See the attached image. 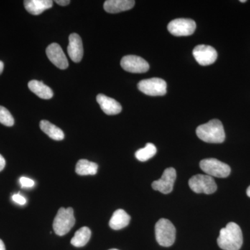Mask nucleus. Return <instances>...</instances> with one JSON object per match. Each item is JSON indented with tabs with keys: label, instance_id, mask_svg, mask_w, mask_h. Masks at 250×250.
<instances>
[{
	"label": "nucleus",
	"instance_id": "2",
	"mask_svg": "<svg viewBox=\"0 0 250 250\" xmlns=\"http://www.w3.org/2000/svg\"><path fill=\"white\" fill-rule=\"evenodd\" d=\"M196 134L199 139L206 143H222L225 140L223 123L217 119L212 120L206 124L200 125L197 128Z\"/></svg>",
	"mask_w": 250,
	"mask_h": 250
},
{
	"label": "nucleus",
	"instance_id": "9",
	"mask_svg": "<svg viewBox=\"0 0 250 250\" xmlns=\"http://www.w3.org/2000/svg\"><path fill=\"white\" fill-rule=\"evenodd\" d=\"M176 178L177 172L175 169L173 167H168L164 170L160 179L153 182L152 188L164 194L170 193L173 190Z\"/></svg>",
	"mask_w": 250,
	"mask_h": 250
},
{
	"label": "nucleus",
	"instance_id": "3",
	"mask_svg": "<svg viewBox=\"0 0 250 250\" xmlns=\"http://www.w3.org/2000/svg\"><path fill=\"white\" fill-rule=\"evenodd\" d=\"M75 224L73 208H60L54 220L53 229L55 233L62 236L71 230Z\"/></svg>",
	"mask_w": 250,
	"mask_h": 250
},
{
	"label": "nucleus",
	"instance_id": "21",
	"mask_svg": "<svg viewBox=\"0 0 250 250\" xmlns=\"http://www.w3.org/2000/svg\"><path fill=\"white\" fill-rule=\"evenodd\" d=\"M90 237L91 231L90 229L87 227H83L76 231L75 236L72 238L71 244L77 248H82L88 243Z\"/></svg>",
	"mask_w": 250,
	"mask_h": 250
},
{
	"label": "nucleus",
	"instance_id": "4",
	"mask_svg": "<svg viewBox=\"0 0 250 250\" xmlns=\"http://www.w3.org/2000/svg\"><path fill=\"white\" fill-rule=\"evenodd\" d=\"M156 239L163 247H170L176 238V229L167 219L161 218L155 225Z\"/></svg>",
	"mask_w": 250,
	"mask_h": 250
},
{
	"label": "nucleus",
	"instance_id": "17",
	"mask_svg": "<svg viewBox=\"0 0 250 250\" xmlns=\"http://www.w3.org/2000/svg\"><path fill=\"white\" fill-rule=\"evenodd\" d=\"M131 217L123 209H118L113 213L109 222L110 228L113 230H120L126 228L129 224Z\"/></svg>",
	"mask_w": 250,
	"mask_h": 250
},
{
	"label": "nucleus",
	"instance_id": "14",
	"mask_svg": "<svg viewBox=\"0 0 250 250\" xmlns=\"http://www.w3.org/2000/svg\"><path fill=\"white\" fill-rule=\"evenodd\" d=\"M97 102L100 104L102 110L108 116L118 114L123 109L121 104L114 99L106 96L103 94H99L97 96Z\"/></svg>",
	"mask_w": 250,
	"mask_h": 250
},
{
	"label": "nucleus",
	"instance_id": "11",
	"mask_svg": "<svg viewBox=\"0 0 250 250\" xmlns=\"http://www.w3.org/2000/svg\"><path fill=\"white\" fill-rule=\"evenodd\" d=\"M194 58L200 65H209L215 62L218 53L213 47L209 45H197L192 51Z\"/></svg>",
	"mask_w": 250,
	"mask_h": 250
},
{
	"label": "nucleus",
	"instance_id": "15",
	"mask_svg": "<svg viewBox=\"0 0 250 250\" xmlns=\"http://www.w3.org/2000/svg\"><path fill=\"white\" fill-rule=\"evenodd\" d=\"M134 5L132 0H107L104 4V9L109 14H118L132 9Z\"/></svg>",
	"mask_w": 250,
	"mask_h": 250
},
{
	"label": "nucleus",
	"instance_id": "20",
	"mask_svg": "<svg viewBox=\"0 0 250 250\" xmlns=\"http://www.w3.org/2000/svg\"><path fill=\"white\" fill-rule=\"evenodd\" d=\"M98 170V165L95 163L91 162L86 159H81L76 165L77 174L80 175H95Z\"/></svg>",
	"mask_w": 250,
	"mask_h": 250
},
{
	"label": "nucleus",
	"instance_id": "5",
	"mask_svg": "<svg viewBox=\"0 0 250 250\" xmlns=\"http://www.w3.org/2000/svg\"><path fill=\"white\" fill-rule=\"evenodd\" d=\"M188 185L192 191L207 195L213 193L218 188L214 179L207 174H196L192 176L189 179Z\"/></svg>",
	"mask_w": 250,
	"mask_h": 250
},
{
	"label": "nucleus",
	"instance_id": "28",
	"mask_svg": "<svg viewBox=\"0 0 250 250\" xmlns=\"http://www.w3.org/2000/svg\"><path fill=\"white\" fill-rule=\"evenodd\" d=\"M0 250H6V248H5L4 242L1 241L0 239Z\"/></svg>",
	"mask_w": 250,
	"mask_h": 250
},
{
	"label": "nucleus",
	"instance_id": "25",
	"mask_svg": "<svg viewBox=\"0 0 250 250\" xmlns=\"http://www.w3.org/2000/svg\"><path fill=\"white\" fill-rule=\"evenodd\" d=\"M12 200H14L16 203L20 205H24L26 202H27L26 199L20 193L15 194V195H13Z\"/></svg>",
	"mask_w": 250,
	"mask_h": 250
},
{
	"label": "nucleus",
	"instance_id": "16",
	"mask_svg": "<svg viewBox=\"0 0 250 250\" xmlns=\"http://www.w3.org/2000/svg\"><path fill=\"white\" fill-rule=\"evenodd\" d=\"M24 7L29 14L40 15L42 12L50 9L53 6L52 0H26L24 1Z\"/></svg>",
	"mask_w": 250,
	"mask_h": 250
},
{
	"label": "nucleus",
	"instance_id": "13",
	"mask_svg": "<svg viewBox=\"0 0 250 250\" xmlns=\"http://www.w3.org/2000/svg\"><path fill=\"white\" fill-rule=\"evenodd\" d=\"M67 53L72 61L75 62H80L83 58V42H82L80 36L75 33L70 34L69 36Z\"/></svg>",
	"mask_w": 250,
	"mask_h": 250
},
{
	"label": "nucleus",
	"instance_id": "24",
	"mask_svg": "<svg viewBox=\"0 0 250 250\" xmlns=\"http://www.w3.org/2000/svg\"><path fill=\"white\" fill-rule=\"evenodd\" d=\"M20 183L23 188H31L34 186V181L27 177H21L20 179Z\"/></svg>",
	"mask_w": 250,
	"mask_h": 250
},
{
	"label": "nucleus",
	"instance_id": "10",
	"mask_svg": "<svg viewBox=\"0 0 250 250\" xmlns=\"http://www.w3.org/2000/svg\"><path fill=\"white\" fill-rule=\"evenodd\" d=\"M121 67L131 73H144L149 68V63L144 59L135 55L125 56L122 59Z\"/></svg>",
	"mask_w": 250,
	"mask_h": 250
},
{
	"label": "nucleus",
	"instance_id": "23",
	"mask_svg": "<svg viewBox=\"0 0 250 250\" xmlns=\"http://www.w3.org/2000/svg\"><path fill=\"white\" fill-rule=\"evenodd\" d=\"M0 123L7 126L14 125V117L6 108L1 106H0Z\"/></svg>",
	"mask_w": 250,
	"mask_h": 250
},
{
	"label": "nucleus",
	"instance_id": "22",
	"mask_svg": "<svg viewBox=\"0 0 250 250\" xmlns=\"http://www.w3.org/2000/svg\"><path fill=\"white\" fill-rule=\"evenodd\" d=\"M156 146L154 144L151 143H147L146 147L140 149L135 154L136 159L140 161H146L150 159L153 156L155 155L156 154Z\"/></svg>",
	"mask_w": 250,
	"mask_h": 250
},
{
	"label": "nucleus",
	"instance_id": "29",
	"mask_svg": "<svg viewBox=\"0 0 250 250\" xmlns=\"http://www.w3.org/2000/svg\"><path fill=\"white\" fill-rule=\"evenodd\" d=\"M3 70H4V62L0 61V75L2 73Z\"/></svg>",
	"mask_w": 250,
	"mask_h": 250
},
{
	"label": "nucleus",
	"instance_id": "6",
	"mask_svg": "<svg viewBox=\"0 0 250 250\" xmlns=\"http://www.w3.org/2000/svg\"><path fill=\"white\" fill-rule=\"evenodd\" d=\"M200 167L207 175L225 178L231 173V167L216 159H206L200 161Z\"/></svg>",
	"mask_w": 250,
	"mask_h": 250
},
{
	"label": "nucleus",
	"instance_id": "19",
	"mask_svg": "<svg viewBox=\"0 0 250 250\" xmlns=\"http://www.w3.org/2000/svg\"><path fill=\"white\" fill-rule=\"evenodd\" d=\"M40 127L41 130L49 138L55 140V141H62L65 137L64 133L60 128L45 120L41 121Z\"/></svg>",
	"mask_w": 250,
	"mask_h": 250
},
{
	"label": "nucleus",
	"instance_id": "31",
	"mask_svg": "<svg viewBox=\"0 0 250 250\" xmlns=\"http://www.w3.org/2000/svg\"><path fill=\"white\" fill-rule=\"evenodd\" d=\"M241 2H243V3H244V2H246V0H241Z\"/></svg>",
	"mask_w": 250,
	"mask_h": 250
},
{
	"label": "nucleus",
	"instance_id": "30",
	"mask_svg": "<svg viewBox=\"0 0 250 250\" xmlns=\"http://www.w3.org/2000/svg\"><path fill=\"white\" fill-rule=\"evenodd\" d=\"M247 195L248 197H250V186L248 187V190H247Z\"/></svg>",
	"mask_w": 250,
	"mask_h": 250
},
{
	"label": "nucleus",
	"instance_id": "12",
	"mask_svg": "<svg viewBox=\"0 0 250 250\" xmlns=\"http://www.w3.org/2000/svg\"><path fill=\"white\" fill-rule=\"evenodd\" d=\"M46 54L49 60L61 70H65L68 67L66 56L58 43L54 42L49 45L46 49Z\"/></svg>",
	"mask_w": 250,
	"mask_h": 250
},
{
	"label": "nucleus",
	"instance_id": "27",
	"mask_svg": "<svg viewBox=\"0 0 250 250\" xmlns=\"http://www.w3.org/2000/svg\"><path fill=\"white\" fill-rule=\"evenodd\" d=\"M5 166H6V161H5L4 158L0 154V172L4 168Z\"/></svg>",
	"mask_w": 250,
	"mask_h": 250
},
{
	"label": "nucleus",
	"instance_id": "32",
	"mask_svg": "<svg viewBox=\"0 0 250 250\" xmlns=\"http://www.w3.org/2000/svg\"><path fill=\"white\" fill-rule=\"evenodd\" d=\"M117 250V249H111V250Z\"/></svg>",
	"mask_w": 250,
	"mask_h": 250
},
{
	"label": "nucleus",
	"instance_id": "18",
	"mask_svg": "<svg viewBox=\"0 0 250 250\" xmlns=\"http://www.w3.org/2000/svg\"><path fill=\"white\" fill-rule=\"evenodd\" d=\"M28 86L31 91L36 94L39 98L49 100L53 97L54 93L52 90L42 82L31 80L28 83Z\"/></svg>",
	"mask_w": 250,
	"mask_h": 250
},
{
	"label": "nucleus",
	"instance_id": "8",
	"mask_svg": "<svg viewBox=\"0 0 250 250\" xmlns=\"http://www.w3.org/2000/svg\"><path fill=\"white\" fill-rule=\"evenodd\" d=\"M196 29V23L191 19L179 18L173 20L167 25V29L171 34L175 36H188L192 35Z\"/></svg>",
	"mask_w": 250,
	"mask_h": 250
},
{
	"label": "nucleus",
	"instance_id": "26",
	"mask_svg": "<svg viewBox=\"0 0 250 250\" xmlns=\"http://www.w3.org/2000/svg\"><path fill=\"white\" fill-rule=\"evenodd\" d=\"M55 2L61 6H65L70 4V0H56Z\"/></svg>",
	"mask_w": 250,
	"mask_h": 250
},
{
	"label": "nucleus",
	"instance_id": "1",
	"mask_svg": "<svg viewBox=\"0 0 250 250\" xmlns=\"http://www.w3.org/2000/svg\"><path fill=\"white\" fill-rule=\"evenodd\" d=\"M218 246L223 250H239L243 245L241 229L235 223H229L222 229L218 238Z\"/></svg>",
	"mask_w": 250,
	"mask_h": 250
},
{
	"label": "nucleus",
	"instance_id": "7",
	"mask_svg": "<svg viewBox=\"0 0 250 250\" xmlns=\"http://www.w3.org/2000/svg\"><path fill=\"white\" fill-rule=\"evenodd\" d=\"M138 88L149 96H163L167 93V83L160 78H151L141 81Z\"/></svg>",
	"mask_w": 250,
	"mask_h": 250
}]
</instances>
